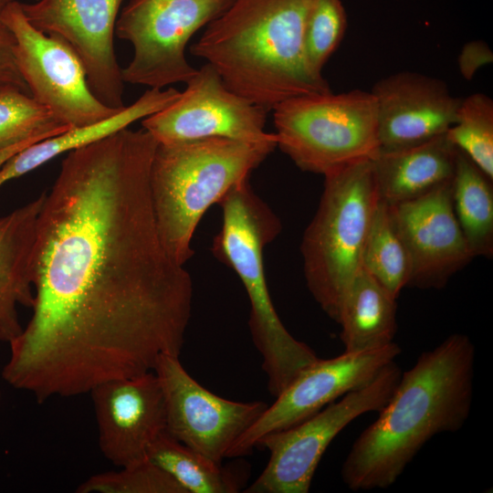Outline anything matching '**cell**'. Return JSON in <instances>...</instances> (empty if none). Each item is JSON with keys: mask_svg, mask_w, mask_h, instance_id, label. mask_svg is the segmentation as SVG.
<instances>
[{"mask_svg": "<svg viewBox=\"0 0 493 493\" xmlns=\"http://www.w3.org/2000/svg\"><path fill=\"white\" fill-rule=\"evenodd\" d=\"M450 142L493 180V100L477 92L462 98L456 121L446 132Z\"/></svg>", "mask_w": 493, "mask_h": 493, "instance_id": "cell-26", "label": "cell"}, {"mask_svg": "<svg viewBox=\"0 0 493 493\" xmlns=\"http://www.w3.org/2000/svg\"><path fill=\"white\" fill-rule=\"evenodd\" d=\"M218 204L223 222L212 251L235 270L245 287L251 306L250 332L267 381L286 382L310 362L313 351L285 328L267 285L263 250L279 233L280 222L254 194L248 180L233 187Z\"/></svg>", "mask_w": 493, "mask_h": 493, "instance_id": "cell-5", "label": "cell"}, {"mask_svg": "<svg viewBox=\"0 0 493 493\" xmlns=\"http://www.w3.org/2000/svg\"><path fill=\"white\" fill-rule=\"evenodd\" d=\"M172 104L142 120L159 143L226 138L277 146L265 130L267 110L230 90L208 63L197 69Z\"/></svg>", "mask_w": 493, "mask_h": 493, "instance_id": "cell-11", "label": "cell"}, {"mask_svg": "<svg viewBox=\"0 0 493 493\" xmlns=\"http://www.w3.org/2000/svg\"><path fill=\"white\" fill-rule=\"evenodd\" d=\"M376 102L380 149H395L445 134L455 123L462 98L442 79L404 70L381 79Z\"/></svg>", "mask_w": 493, "mask_h": 493, "instance_id": "cell-17", "label": "cell"}, {"mask_svg": "<svg viewBox=\"0 0 493 493\" xmlns=\"http://www.w3.org/2000/svg\"><path fill=\"white\" fill-rule=\"evenodd\" d=\"M42 140L37 139H31L27 140L19 143H16L15 145L0 149V167L13 155L17 153L18 152L24 150L25 148L28 147L29 145L36 143L37 142H40Z\"/></svg>", "mask_w": 493, "mask_h": 493, "instance_id": "cell-31", "label": "cell"}, {"mask_svg": "<svg viewBox=\"0 0 493 493\" xmlns=\"http://www.w3.org/2000/svg\"><path fill=\"white\" fill-rule=\"evenodd\" d=\"M316 1L232 0L190 52L230 90L267 111L292 97L331 91L305 58V26Z\"/></svg>", "mask_w": 493, "mask_h": 493, "instance_id": "cell-3", "label": "cell"}, {"mask_svg": "<svg viewBox=\"0 0 493 493\" xmlns=\"http://www.w3.org/2000/svg\"><path fill=\"white\" fill-rule=\"evenodd\" d=\"M147 458L168 473L186 493H236L244 488L246 467H226L184 445L167 430L150 445Z\"/></svg>", "mask_w": 493, "mask_h": 493, "instance_id": "cell-22", "label": "cell"}, {"mask_svg": "<svg viewBox=\"0 0 493 493\" xmlns=\"http://www.w3.org/2000/svg\"><path fill=\"white\" fill-rule=\"evenodd\" d=\"M90 476L77 493H186L163 469L144 458L131 465Z\"/></svg>", "mask_w": 493, "mask_h": 493, "instance_id": "cell-27", "label": "cell"}, {"mask_svg": "<svg viewBox=\"0 0 493 493\" xmlns=\"http://www.w3.org/2000/svg\"><path fill=\"white\" fill-rule=\"evenodd\" d=\"M475 360V345L462 333L422 352L352 444L343 483L353 491L389 488L435 435L460 430L471 411Z\"/></svg>", "mask_w": 493, "mask_h": 493, "instance_id": "cell-2", "label": "cell"}, {"mask_svg": "<svg viewBox=\"0 0 493 493\" xmlns=\"http://www.w3.org/2000/svg\"><path fill=\"white\" fill-rule=\"evenodd\" d=\"M3 18L14 35L16 63L31 96L64 123L89 125L122 108H110L93 94L76 51L60 37L36 28L19 0L6 6Z\"/></svg>", "mask_w": 493, "mask_h": 493, "instance_id": "cell-10", "label": "cell"}, {"mask_svg": "<svg viewBox=\"0 0 493 493\" xmlns=\"http://www.w3.org/2000/svg\"><path fill=\"white\" fill-rule=\"evenodd\" d=\"M1 404H2V393L0 392V407H1Z\"/></svg>", "mask_w": 493, "mask_h": 493, "instance_id": "cell-32", "label": "cell"}, {"mask_svg": "<svg viewBox=\"0 0 493 493\" xmlns=\"http://www.w3.org/2000/svg\"><path fill=\"white\" fill-rule=\"evenodd\" d=\"M347 15L341 0H317L304 31V53L310 71L323 77L322 68L341 42Z\"/></svg>", "mask_w": 493, "mask_h": 493, "instance_id": "cell-28", "label": "cell"}, {"mask_svg": "<svg viewBox=\"0 0 493 493\" xmlns=\"http://www.w3.org/2000/svg\"><path fill=\"white\" fill-rule=\"evenodd\" d=\"M153 372L164 396L167 432L218 463L267 407L262 401L236 402L208 391L186 372L176 355H161Z\"/></svg>", "mask_w": 493, "mask_h": 493, "instance_id": "cell-13", "label": "cell"}, {"mask_svg": "<svg viewBox=\"0 0 493 493\" xmlns=\"http://www.w3.org/2000/svg\"><path fill=\"white\" fill-rule=\"evenodd\" d=\"M401 352L393 341L376 350L319 358L275 397V402L232 445L227 457L248 455L266 435L296 425L339 397L365 386Z\"/></svg>", "mask_w": 493, "mask_h": 493, "instance_id": "cell-12", "label": "cell"}, {"mask_svg": "<svg viewBox=\"0 0 493 493\" xmlns=\"http://www.w3.org/2000/svg\"><path fill=\"white\" fill-rule=\"evenodd\" d=\"M180 91L173 88L149 89L129 106L111 116L80 127L70 128L56 136L29 145L8 159L0 167V186L41 166L61 153L91 144L133 122L166 108L175 101Z\"/></svg>", "mask_w": 493, "mask_h": 493, "instance_id": "cell-20", "label": "cell"}, {"mask_svg": "<svg viewBox=\"0 0 493 493\" xmlns=\"http://www.w3.org/2000/svg\"><path fill=\"white\" fill-rule=\"evenodd\" d=\"M319 207L300 251L307 287L338 323L345 294L362 268V254L380 201L371 160L324 176Z\"/></svg>", "mask_w": 493, "mask_h": 493, "instance_id": "cell-6", "label": "cell"}, {"mask_svg": "<svg viewBox=\"0 0 493 493\" xmlns=\"http://www.w3.org/2000/svg\"><path fill=\"white\" fill-rule=\"evenodd\" d=\"M70 128L23 90L12 86L0 89V149L31 139L45 140Z\"/></svg>", "mask_w": 493, "mask_h": 493, "instance_id": "cell-25", "label": "cell"}, {"mask_svg": "<svg viewBox=\"0 0 493 493\" xmlns=\"http://www.w3.org/2000/svg\"><path fill=\"white\" fill-rule=\"evenodd\" d=\"M277 147L302 171L323 176L379 152L371 91L303 94L273 108Z\"/></svg>", "mask_w": 493, "mask_h": 493, "instance_id": "cell-7", "label": "cell"}, {"mask_svg": "<svg viewBox=\"0 0 493 493\" xmlns=\"http://www.w3.org/2000/svg\"><path fill=\"white\" fill-rule=\"evenodd\" d=\"M490 180L457 150L452 179L456 217L473 257L493 255V190Z\"/></svg>", "mask_w": 493, "mask_h": 493, "instance_id": "cell-23", "label": "cell"}, {"mask_svg": "<svg viewBox=\"0 0 493 493\" xmlns=\"http://www.w3.org/2000/svg\"><path fill=\"white\" fill-rule=\"evenodd\" d=\"M158 142L121 130L68 152L46 193L31 263L33 314L3 379L37 403L89 393L180 356L193 282L168 254L150 188Z\"/></svg>", "mask_w": 493, "mask_h": 493, "instance_id": "cell-1", "label": "cell"}, {"mask_svg": "<svg viewBox=\"0 0 493 493\" xmlns=\"http://www.w3.org/2000/svg\"><path fill=\"white\" fill-rule=\"evenodd\" d=\"M89 394L102 455L119 467L146 458L152 442L166 430L165 401L155 372L107 381Z\"/></svg>", "mask_w": 493, "mask_h": 493, "instance_id": "cell-16", "label": "cell"}, {"mask_svg": "<svg viewBox=\"0 0 493 493\" xmlns=\"http://www.w3.org/2000/svg\"><path fill=\"white\" fill-rule=\"evenodd\" d=\"M492 61V51L484 41H470L463 47L458 56L459 72L464 79L469 80L481 67Z\"/></svg>", "mask_w": 493, "mask_h": 493, "instance_id": "cell-30", "label": "cell"}, {"mask_svg": "<svg viewBox=\"0 0 493 493\" xmlns=\"http://www.w3.org/2000/svg\"><path fill=\"white\" fill-rule=\"evenodd\" d=\"M456 152L446 133L411 146L380 149L371 160L380 200L400 204L452 181Z\"/></svg>", "mask_w": 493, "mask_h": 493, "instance_id": "cell-18", "label": "cell"}, {"mask_svg": "<svg viewBox=\"0 0 493 493\" xmlns=\"http://www.w3.org/2000/svg\"><path fill=\"white\" fill-rule=\"evenodd\" d=\"M276 147L226 138L158 142L151 196L162 241L176 263L184 266L193 256L191 242L208 208L247 181Z\"/></svg>", "mask_w": 493, "mask_h": 493, "instance_id": "cell-4", "label": "cell"}, {"mask_svg": "<svg viewBox=\"0 0 493 493\" xmlns=\"http://www.w3.org/2000/svg\"><path fill=\"white\" fill-rule=\"evenodd\" d=\"M388 205L410 256L408 286L441 288L474 258L454 211L452 181L416 199Z\"/></svg>", "mask_w": 493, "mask_h": 493, "instance_id": "cell-15", "label": "cell"}, {"mask_svg": "<svg viewBox=\"0 0 493 493\" xmlns=\"http://www.w3.org/2000/svg\"><path fill=\"white\" fill-rule=\"evenodd\" d=\"M122 0H38L21 3L26 19L38 30L64 39L86 69L93 94L110 108H121L124 81L114 32Z\"/></svg>", "mask_w": 493, "mask_h": 493, "instance_id": "cell-14", "label": "cell"}, {"mask_svg": "<svg viewBox=\"0 0 493 493\" xmlns=\"http://www.w3.org/2000/svg\"><path fill=\"white\" fill-rule=\"evenodd\" d=\"M14 1L0 0V89L12 86L31 95L16 63L14 35L3 18L6 6Z\"/></svg>", "mask_w": 493, "mask_h": 493, "instance_id": "cell-29", "label": "cell"}, {"mask_svg": "<svg viewBox=\"0 0 493 493\" xmlns=\"http://www.w3.org/2000/svg\"><path fill=\"white\" fill-rule=\"evenodd\" d=\"M362 268L394 299L407 287L412 266L407 248L390 213L380 200L372 217L362 254Z\"/></svg>", "mask_w": 493, "mask_h": 493, "instance_id": "cell-24", "label": "cell"}, {"mask_svg": "<svg viewBox=\"0 0 493 493\" xmlns=\"http://www.w3.org/2000/svg\"><path fill=\"white\" fill-rule=\"evenodd\" d=\"M402 372L393 362L371 383L349 392L320 411L285 430L263 437L269 459L246 493H307L326 449L351 422L369 412H379L392 396Z\"/></svg>", "mask_w": 493, "mask_h": 493, "instance_id": "cell-9", "label": "cell"}, {"mask_svg": "<svg viewBox=\"0 0 493 493\" xmlns=\"http://www.w3.org/2000/svg\"><path fill=\"white\" fill-rule=\"evenodd\" d=\"M45 195L0 218V341L6 343L23 330L17 305H34L31 263Z\"/></svg>", "mask_w": 493, "mask_h": 493, "instance_id": "cell-19", "label": "cell"}, {"mask_svg": "<svg viewBox=\"0 0 493 493\" xmlns=\"http://www.w3.org/2000/svg\"><path fill=\"white\" fill-rule=\"evenodd\" d=\"M232 0H131L115 31L133 56L121 69L124 82L164 89L186 83L196 73L185 57L192 37L217 17Z\"/></svg>", "mask_w": 493, "mask_h": 493, "instance_id": "cell-8", "label": "cell"}, {"mask_svg": "<svg viewBox=\"0 0 493 493\" xmlns=\"http://www.w3.org/2000/svg\"><path fill=\"white\" fill-rule=\"evenodd\" d=\"M396 299L361 268L350 285L338 323L345 351H363L393 342Z\"/></svg>", "mask_w": 493, "mask_h": 493, "instance_id": "cell-21", "label": "cell"}]
</instances>
